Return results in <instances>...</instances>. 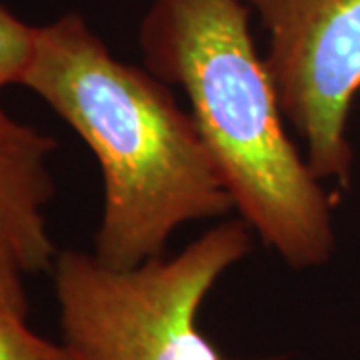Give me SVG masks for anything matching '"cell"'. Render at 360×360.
Here are the masks:
<instances>
[{
  "label": "cell",
  "instance_id": "obj_2",
  "mask_svg": "<svg viewBox=\"0 0 360 360\" xmlns=\"http://www.w3.org/2000/svg\"><path fill=\"white\" fill-rule=\"evenodd\" d=\"M144 68L184 90L234 208L296 270L326 264L333 202L286 116L250 32L245 0H153L139 34Z\"/></svg>",
  "mask_w": 360,
  "mask_h": 360
},
{
  "label": "cell",
  "instance_id": "obj_7",
  "mask_svg": "<svg viewBox=\"0 0 360 360\" xmlns=\"http://www.w3.org/2000/svg\"><path fill=\"white\" fill-rule=\"evenodd\" d=\"M34 34L37 26L26 25L0 4V94L22 82L34 51Z\"/></svg>",
  "mask_w": 360,
  "mask_h": 360
},
{
  "label": "cell",
  "instance_id": "obj_4",
  "mask_svg": "<svg viewBox=\"0 0 360 360\" xmlns=\"http://www.w3.org/2000/svg\"><path fill=\"white\" fill-rule=\"evenodd\" d=\"M269 32L266 65L286 122L321 180L348 186V115L360 92V0H245Z\"/></svg>",
  "mask_w": 360,
  "mask_h": 360
},
{
  "label": "cell",
  "instance_id": "obj_1",
  "mask_svg": "<svg viewBox=\"0 0 360 360\" xmlns=\"http://www.w3.org/2000/svg\"><path fill=\"white\" fill-rule=\"evenodd\" d=\"M22 86L96 156L104 208L92 255L132 269L165 255L186 222L234 210L193 115L148 68L115 58L77 13L37 26Z\"/></svg>",
  "mask_w": 360,
  "mask_h": 360
},
{
  "label": "cell",
  "instance_id": "obj_8",
  "mask_svg": "<svg viewBox=\"0 0 360 360\" xmlns=\"http://www.w3.org/2000/svg\"><path fill=\"white\" fill-rule=\"evenodd\" d=\"M262 360H286V359H281V356H272V359H262Z\"/></svg>",
  "mask_w": 360,
  "mask_h": 360
},
{
  "label": "cell",
  "instance_id": "obj_3",
  "mask_svg": "<svg viewBox=\"0 0 360 360\" xmlns=\"http://www.w3.org/2000/svg\"><path fill=\"white\" fill-rule=\"evenodd\" d=\"M245 220H224L172 258L112 269L63 250L54 292L72 360H224L198 316L220 276L252 250Z\"/></svg>",
  "mask_w": 360,
  "mask_h": 360
},
{
  "label": "cell",
  "instance_id": "obj_5",
  "mask_svg": "<svg viewBox=\"0 0 360 360\" xmlns=\"http://www.w3.org/2000/svg\"><path fill=\"white\" fill-rule=\"evenodd\" d=\"M54 139L0 108V250L26 274L52 270L58 257L44 219L54 196Z\"/></svg>",
  "mask_w": 360,
  "mask_h": 360
},
{
  "label": "cell",
  "instance_id": "obj_6",
  "mask_svg": "<svg viewBox=\"0 0 360 360\" xmlns=\"http://www.w3.org/2000/svg\"><path fill=\"white\" fill-rule=\"evenodd\" d=\"M26 272L0 250V360H72L63 342L40 336L28 324Z\"/></svg>",
  "mask_w": 360,
  "mask_h": 360
}]
</instances>
